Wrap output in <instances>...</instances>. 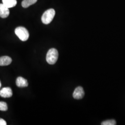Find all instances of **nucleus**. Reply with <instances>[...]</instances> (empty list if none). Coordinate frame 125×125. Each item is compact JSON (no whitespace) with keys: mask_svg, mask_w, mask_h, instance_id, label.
<instances>
[{"mask_svg":"<svg viewBox=\"0 0 125 125\" xmlns=\"http://www.w3.org/2000/svg\"><path fill=\"white\" fill-rule=\"evenodd\" d=\"M9 10L4 5L0 4V17L2 18H6L9 16Z\"/></svg>","mask_w":125,"mask_h":125,"instance_id":"423d86ee","label":"nucleus"},{"mask_svg":"<svg viewBox=\"0 0 125 125\" xmlns=\"http://www.w3.org/2000/svg\"><path fill=\"white\" fill-rule=\"evenodd\" d=\"M7 122L6 121L3 120V119H1L0 118V125H6Z\"/></svg>","mask_w":125,"mask_h":125,"instance_id":"ddd939ff","label":"nucleus"},{"mask_svg":"<svg viewBox=\"0 0 125 125\" xmlns=\"http://www.w3.org/2000/svg\"><path fill=\"white\" fill-rule=\"evenodd\" d=\"M38 0H23L21 3V5L23 8H27L31 5L34 4Z\"/></svg>","mask_w":125,"mask_h":125,"instance_id":"9d476101","label":"nucleus"},{"mask_svg":"<svg viewBox=\"0 0 125 125\" xmlns=\"http://www.w3.org/2000/svg\"><path fill=\"white\" fill-rule=\"evenodd\" d=\"M84 95V91L83 88L80 86H78L77 88H76V89H75L73 93V98L77 100H79L83 98Z\"/></svg>","mask_w":125,"mask_h":125,"instance_id":"20e7f679","label":"nucleus"},{"mask_svg":"<svg viewBox=\"0 0 125 125\" xmlns=\"http://www.w3.org/2000/svg\"><path fill=\"white\" fill-rule=\"evenodd\" d=\"M58 57V53L57 50L52 48L48 51L46 54V60L50 64H54L57 62Z\"/></svg>","mask_w":125,"mask_h":125,"instance_id":"f257e3e1","label":"nucleus"},{"mask_svg":"<svg viewBox=\"0 0 125 125\" xmlns=\"http://www.w3.org/2000/svg\"><path fill=\"white\" fill-rule=\"evenodd\" d=\"M13 95L11 89L9 87H6L0 90V96L3 98H9Z\"/></svg>","mask_w":125,"mask_h":125,"instance_id":"39448f33","label":"nucleus"},{"mask_svg":"<svg viewBox=\"0 0 125 125\" xmlns=\"http://www.w3.org/2000/svg\"><path fill=\"white\" fill-rule=\"evenodd\" d=\"M55 15V11L52 9H48L43 14L41 21L44 24H49L52 21Z\"/></svg>","mask_w":125,"mask_h":125,"instance_id":"f03ea898","label":"nucleus"},{"mask_svg":"<svg viewBox=\"0 0 125 125\" xmlns=\"http://www.w3.org/2000/svg\"><path fill=\"white\" fill-rule=\"evenodd\" d=\"M8 109L7 104L4 102H0V110L6 111Z\"/></svg>","mask_w":125,"mask_h":125,"instance_id":"9b49d317","label":"nucleus"},{"mask_svg":"<svg viewBox=\"0 0 125 125\" xmlns=\"http://www.w3.org/2000/svg\"><path fill=\"white\" fill-rule=\"evenodd\" d=\"M1 87V83H0V88Z\"/></svg>","mask_w":125,"mask_h":125,"instance_id":"4468645a","label":"nucleus"},{"mask_svg":"<svg viewBox=\"0 0 125 125\" xmlns=\"http://www.w3.org/2000/svg\"><path fill=\"white\" fill-rule=\"evenodd\" d=\"M116 124V121L115 120H109L104 121L101 123L102 125H115Z\"/></svg>","mask_w":125,"mask_h":125,"instance_id":"f8f14e48","label":"nucleus"},{"mask_svg":"<svg viewBox=\"0 0 125 125\" xmlns=\"http://www.w3.org/2000/svg\"><path fill=\"white\" fill-rule=\"evenodd\" d=\"M3 4L7 8H11L15 6L17 4L16 0H2Z\"/></svg>","mask_w":125,"mask_h":125,"instance_id":"1a4fd4ad","label":"nucleus"},{"mask_svg":"<svg viewBox=\"0 0 125 125\" xmlns=\"http://www.w3.org/2000/svg\"><path fill=\"white\" fill-rule=\"evenodd\" d=\"M16 84L18 87H26L28 85V83L27 80L24 78L22 77H18L16 81Z\"/></svg>","mask_w":125,"mask_h":125,"instance_id":"0eeeda50","label":"nucleus"},{"mask_svg":"<svg viewBox=\"0 0 125 125\" xmlns=\"http://www.w3.org/2000/svg\"><path fill=\"white\" fill-rule=\"evenodd\" d=\"M12 58L9 56H2L0 57V66L9 65L12 62Z\"/></svg>","mask_w":125,"mask_h":125,"instance_id":"6e6552de","label":"nucleus"},{"mask_svg":"<svg viewBox=\"0 0 125 125\" xmlns=\"http://www.w3.org/2000/svg\"><path fill=\"white\" fill-rule=\"evenodd\" d=\"M15 34L20 40L22 41H27L29 37V33L27 29L23 27H19L15 30Z\"/></svg>","mask_w":125,"mask_h":125,"instance_id":"7ed1b4c3","label":"nucleus"}]
</instances>
